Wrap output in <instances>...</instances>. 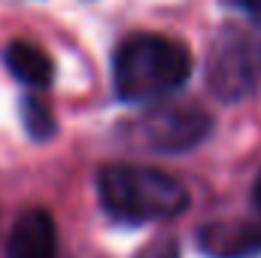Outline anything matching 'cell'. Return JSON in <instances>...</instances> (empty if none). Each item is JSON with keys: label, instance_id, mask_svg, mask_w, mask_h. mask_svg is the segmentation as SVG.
Returning <instances> with one entry per match:
<instances>
[{"label": "cell", "instance_id": "10", "mask_svg": "<svg viewBox=\"0 0 261 258\" xmlns=\"http://www.w3.org/2000/svg\"><path fill=\"white\" fill-rule=\"evenodd\" d=\"M234 3H240V6H243V9H246V12L261 24V0H234Z\"/></svg>", "mask_w": 261, "mask_h": 258}, {"label": "cell", "instance_id": "2", "mask_svg": "<svg viewBox=\"0 0 261 258\" xmlns=\"http://www.w3.org/2000/svg\"><path fill=\"white\" fill-rule=\"evenodd\" d=\"M97 192L103 210L125 222H158L189 210L186 186L155 167L110 164L97 176Z\"/></svg>", "mask_w": 261, "mask_h": 258}, {"label": "cell", "instance_id": "3", "mask_svg": "<svg viewBox=\"0 0 261 258\" xmlns=\"http://www.w3.org/2000/svg\"><path fill=\"white\" fill-rule=\"evenodd\" d=\"M210 134V116L195 104H164L137 119L134 140L143 149L155 152H182L192 149Z\"/></svg>", "mask_w": 261, "mask_h": 258}, {"label": "cell", "instance_id": "7", "mask_svg": "<svg viewBox=\"0 0 261 258\" xmlns=\"http://www.w3.org/2000/svg\"><path fill=\"white\" fill-rule=\"evenodd\" d=\"M6 67L15 73L18 82H24L31 88H46L55 76L52 58L37 43H28V40H12L6 46Z\"/></svg>", "mask_w": 261, "mask_h": 258}, {"label": "cell", "instance_id": "9", "mask_svg": "<svg viewBox=\"0 0 261 258\" xmlns=\"http://www.w3.org/2000/svg\"><path fill=\"white\" fill-rule=\"evenodd\" d=\"M137 258H179V246H176V240L161 237V240H152L149 246H143Z\"/></svg>", "mask_w": 261, "mask_h": 258}, {"label": "cell", "instance_id": "5", "mask_svg": "<svg viewBox=\"0 0 261 258\" xmlns=\"http://www.w3.org/2000/svg\"><path fill=\"white\" fill-rule=\"evenodd\" d=\"M197 246L210 258H258L261 222H210L197 231Z\"/></svg>", "mask_w": 261, "mask_h": 258}, {"label": "cell", "instance_id": "6", "mask_svg": "<svg viewBox=\"0 0 261 258\" xmlns=\"http://www.w3.org/2000/svg\"><path fill=\"white\" fill-rule=\"evenodd\" d=\"M58 255V228L46 210H24L12 231L6 258H55Z\"/></svg>", "mask_w": 261, "mask_h": 258}, {"label": "cell", "instance_id": "1", "mask_svg": "<svg viewBox=\"0 0 261 258\" xmlns=\"http://www.w3.org/2000/svg\"><path fill=\"white\" fill-rule=\"evenodd\" d=\"M192 76V52L161 34H134L113 61V82L122 100H158Z\"/></svg>", "mask_w": 261, "mask_h": 258}, {"label": "cell", "instance_id": "8", "mask_svg": "<svg viewBox=\"0 0 261 258\" xmlns=\"http://www.w3.org/2000/svg\"><path fill=\"white\" fill-rule=\"evenodd\" d=\"M21 119H24V128L34 140H49L55 134V119L49 113V107L37 97H24L21 104Z\"/></svg>", "mask_w": 261, "mask_h": 258}, {"label": "cell", "instance_id": "11", "mask_svg": "<svg viewBox=\"0 0 261 258\" xmlns=\"http://www.w3.org/2000/svg\"><path fill=\"white\" fill-rule=\"evenodd\" d=\"M252 194H255V207L261 210V176H258V183H255V192Z\"/></svg>", "mask_w": 261, "mask_h": 258}, {"label": "cell", "instance_id": "4", "mask_svg": "<svg viewBox=\"0 0 261 258\" xmlns=\"http://www.w3.org/2000/svg\"><path fill=\"white\" fill-rule=\"evenodd\" d=\"M206 79L219 100H243L255 88V61L249 40L228 28L216 37L206 61Z\"/></svg>", "mask_w": 261, "mask_h": 258}]
</instances>
